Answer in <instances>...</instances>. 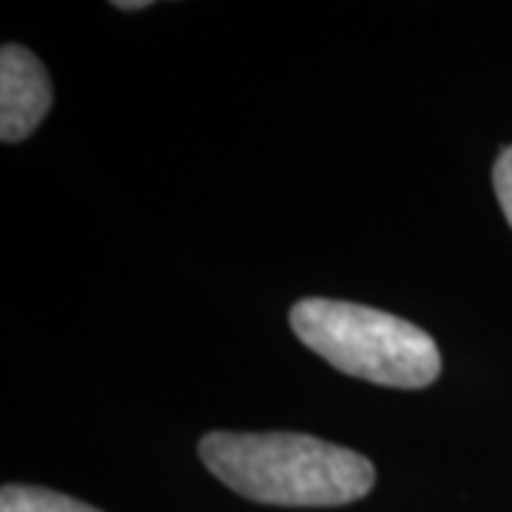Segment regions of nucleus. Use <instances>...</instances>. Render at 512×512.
Returning <instances> with one entry per match:
<instances>
[{
  "label": "nucleus",
  "mask_w": 512,
  "mask_h": 512,
  "mask_svg": "<svg viewBox=\"0 0 512 512\" xmlns=\"http://www.w3.org/2000/svg\"><path fill=\"white\" fill-rule=\"evenodd\" d=\"M202 464L234 493L276 507H342L376 484L373 461L305 433H208Z\"/></svg>",
  "instance_id": "obj_1"
},
{
  "label": "nucleus",
  "mask_w": 512,
  "mask_h": 512,
  "mask_svg": "<svg viewBox=\"0 0 512 512\" xmlns=\"http://www.w3.org/2000/svg\"><path fill=\"white\" fill-rule=\"evenodd\" d=\"M302 345L353 379L419 390L439 379L436 339L402 316L339 299H302L291 308Z\"/></svg>",
  "instance_id": "obj_2"
},
{
  "label": "nucleus",
  "mask_w": 512,
  "mask_h": 512,
  "mask_svg": "<svg viewBox=\"0 0 512 512\" xmlns=\"http://www.w3.org/2000/svg\"><path fill=\"white\" fill-rule=\"evenodd\" d=\"M52 109V83L43 63L18 43L0 52V140L20 143Z\"/></svg>",
  "instance_id": "obj_3"
},
{
  "label": "nucleus",
  "mask_w": 512,
  "mask_h": 512,
  "mask_svg": "<svg viewBox=\"0 0 512 512\" xmlns=\"http://www.w3.org/2000/svg\"><path fill=\"white\" fill-rule=\"evenodd\" d=\"M0 512H103L77 501L72 495L55 493L46 487L6 484L0 493Z\"/></svg>",
  "instance_id": "obj_4"
},
{
  "label": "nucleus",
  "mask_w": 512,
  "mask_h": 512,
  "mask_svg": "<svg viewBox=\"0 0 512 512\" xmlns=\"http://www.w3.org/2000/svg\"><path fill=\"white\" fill-rule=\"evenodd\" d=\"M493 185L498 205H501V211H504V217H507V222H510L512 228V146L504 148L501 157L495 160Z\"/></svg>",
  "instance_id": "obj_5"
},
{
  "label": "nucleus",
  "mask_w": 512,
  "mask_h": 512,
  "mask_svg": "<svg viewBox=\"0 0 512 512\" xmlns=\"http://www.w3.org/2000/svg\"><path fill=\"white\" fill-rule=\"evenodd\" d=\"M114 6H117V9H126V12H134V9H146L148 0H134V3H126V0H117Z\"/></svg>",
  "instance_id": "obj_6"
}]
</instances>
